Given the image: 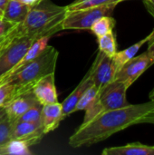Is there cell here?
<instances>
[{
	"label": "cell",
	"mask_w": 154,
	"mask_h": 155,
	"mask_svg": "<svg viewBox=\"0 0 154 155\" xmlns=\"http://www.w3.org/2000/svg\"><path fill=\"white\" fill-rule=\"evenodd\" d=\"M154 110V101L107 111L95 116L81 126L69 138L73 148L91 146L135 124L148 113Z\"/></svg>",
	"instance_id": "cell-1"
},
{
	"label": "cell",
	"mask_w": 154,
	"mask_h": 155,
	"mask_svg": "<svg viewBox=\"0 0 154 155\" xmlns=\"http://www.w3.org/2000/svg\"><path fill=\"white\" fill-rule=\"evenodd\" d=\"M66 13V6L42 0L30 7L26 17L19 24V35L30 36L34 40L44 36L51 37L63 30V21Z\"/></svg>",
	"instance_id": "cell-2"
},
{
	"label": "cell",
	"mask_w": 154,
	"mask_h": 155,
	"mask_svg": "<svg viewBox=\"0 0 154 155\" xmlns=\"http://www.w3.org/2000/svg\"><path fill=\"white\" fill-rule=\"evenodd\" d=\"M58 56L59 52L54 46L48 45L36 58L9 74L0 83L9 82L15 84L16 97L31 92L33 85L39 79L47 74H54Z\"/></svg>",
	"instance_id": "cell-3"
},
{
	"label": "cell",
	"mask_w": 154,
	"mask_h": 155,
	"mask_svg": "<svg viewBox=\"0 0 154 155\" xmlns=\"http://www.w3.org/2000/svg\"><path fill=\"white\" fill-rule=\"evenodd\" d=\"M129 88L123 83L113 80L98 93L94 102L85 110L83 124H85L102 113L128 106L126 94Z\"/></svg>",
	"instance_id": "cell-4"
},
{
	"label": "cell",
	"mask_w": 154,
	"mask_h": 155,
	"mask_svg": "<svg viewBox=\"0 0 154 155\" xmlns=\"http://www.w3.org/2000/svg\"><path fill=\"white\" fill-rule=\"evenodd\" d=\"M118 4H107L94 7L67 11L63 21V30H90L93 23L102 16L111 15Z\"/></svg>",
	"instance_id": "cell-5"
},
{
	"label": "cell",
	"mask_w": 154,
	"mask_h": 155,
	"mask_svg": "<svg viewBox=\"0 0 154 155\" xmlns=\"http://www.w3.org/2000/svg\"><path fill=\"white\" fill-rule=\"evenodd\" d=\"M35 41L25 35H17L0 54V81L5 78L23 58L27 49Z\"/></svg>",
	"instance_id": "cell-6"
},
{
	"label": "cell",
	"mask_w": 154,
	"mask_h": 155,
	"mask_svg": "<svg viewBox=\"0 0 154 155\" xmlns=\"http://www.w3.org/2000/svg\"><path fill=\"white\" fill-rule=\"evenodd\" d=\"M152 64H154L153 60L147 52L135 55L118 69L114 80L124 84L129 88Z\"/></svg>",
	"instance_id": "cell-7"
},
{
	"label": "cell",
	"mask_w": 154,
	"mask_h": 155,
	"mask_svg": "<svg viewBox=\"0 0 154 155\" xmlns=\"http://www.w3.org/2000/svg\"><path fill=\"white\" fill-rule=\"evenodd\" d=\"M89 72L93 84L100 91L114 80L117 69L113 57L99 51Z\"/></svg>",
	"instance_id": "cell-8"
},
{
	"label": "cell",
	"mask_w": 154,
	"mask_h": 155,
	"mask_svg": "<svg viewBox=\"0 0 154 155\" xmlns=\"http://www.w3.org/2000/svg\"><path fill=\"white\" fill-rule=\"evenodd\" d=\"M44 135L41 124L16 122L14 124L11 140L23 142L29 147L40 143Z\"/></svg>",
	"instance_id": "cell-9"
},
{
	"label": "cell",
	"mask_w": 154,
	"mask_h": 155,
	"mask_svg": "<svg viewBox=\"0 0 154 155\" xmlns=\"http://www.w3.org/2000/svg\"><path fill=\"white\" fill-rule=\"evenodd\" d=\"M32 93L37 102L42 104H49L58 102L54 82V74H50L39 79L32 87Z\"/></svg>",
	"instance_id": "cell-10"
},
{
	"label": "cell",
	"mask_w": 154,
	"mask_h": 155,
	"mask_svg": "<svg viewBox=\"0 0 154 155\" xmlns=\"http://www.w3.org/2000/svg\"><path fill=\"white\" fill-rule=\"evenodd\" d=\"M38 102L35 99V97L34 96L32 91L23 94L14 98L7 104L5 105L6 115H7L8 119L15 124V121L23 114H25L30 107L36 104Z\"/></svg>",
	"instance_id": "cell-11"
},
{
	"label": "cell",
	"mask_w": 154,
	"mask_h": 155,
	"mask_svg": "<svg viewBox=\"0 0 154 155\" xmlns=\"http://www.w3.org/2000/svg\"><path fill=\"white\" fill-rule=\"evenodd\" d=\"M62 104L58 102L42 106L41 125L45 134L55 130L63 121Z\"/></svg>",
	"instance_id": "cell-12"
},
{
	"label": "cell",
	"mask_w": 154,
	"mask_h": 155,
	"mask_svg": "<svg viewBox=\"0 0 154 155\" xmlns=\"http://www.w3.org/2000/svg\"><path fill=\"white\" fill-rule=\"evenodd\" d=\"M92 84H93L91 75H90V72L88 71V73L82 79L80 84L76 86V88L61 104L62 110H63V119H64L65 117L69 116L70 114L75 113L74 110H75V106H76L77 103L79 102L80 98L82 97V95L85 92V90L88 89Z\"/></svg>",
	"instance_id": "cell-13"
},
{
	"label": "cell",
	"mask_w": 154,
	"mask_h": 155,
	"mask_svg": "<svg viewBox=\"0 0 154 155\" xmlns=\"http://www.w3.org/2000/svg\"><path fill=\"white\" fill-rule=\"evenodd\" d=\"M103 155H154V145L143 144L140 142L127 143L123 146L108 147L103 152Z\"/></svg>",
	"instance_id": "cell-14"
},
{
	"label": "cell",
	"mask_w": 154,
	"mask_h": 155,
	"mask_svg": "<svg viewBox=\"0 0 154 155\" xmlns=\"http://www.w3.org/2000/svg\"><path fill=\"white\" fill-rule=\"evenodd\" d=\"M29 10L30 6L19 0H8L3 10L2 17L14 24H20L25 20Z\"/></svg>",
	"instance_id": "cell-15"
},
{
	"label": "cell",
	"mask_w": 154,
	"mask_h": 155,
	"mask_svg": "<svg viewBox=\"0 0 154 155\" xmlns=\"http://www.w3.org/2000/svg\"><path fill=\"white\" fill-rule=\"evenodd\" d=\"M151 36H152V33L150 35H148L146 37L140 40L139 42L133 44L130 47H128V48H126L124 50L119 51V52L117 51L115 53V54L113 56V60L114 62V64L116 66L117 71H118L119 68H121L122 65H123L126 62H128L129 60H131L132 58H133L137 54V53L142 48V46L144 45L145 44H147V42L151 38Z\"/></svg>",
	"instance_id": "cell-16"
},
{
	"label": "cell",
	"mask_w": 154,
	"mask_h": 155,
	"mask_svg": "<svg viewBox=\"0 0 154 155\" xmlns=\"http://www.w3.org/2000/svg\"><path fill=\"white\" fill-rule=\"evenodd\" d=\"M115 24L116 22L114 18H113L111 15H104L97 19L91 26L90 30L96 37H100L110 32H113Z\"/></svg>",
	"instance_id": "cell-17"
},
{
	"label": "cell",
	"mask_w": 154,
	"mask_h": 155,
	"mask_svg": "<svg viewBox=\"0 0 154 155\" xmlns=\"http://www.w3.org/2000/svg\"><path fill=\"white\" fill-rule=\"evenodd\" d=\"M99 51L103 52L106 55L113 57L117 52V43L115 35L113 32H110L103 36L97 37Z\"/></svg>",
	"instance_id": "cell-18"
},
{
	"label": "cell",
	"mask_w": 154,
	"mask_h": 155,
	"mask_svg": "<svg viewBox=\"0 0 154 155\" xmlns=\"http://www.w3.org/2000/svg\"><path fill=\"white\" fill-rule=\"evenodd\" d=\"M121 2H123V0H75L69 5H66V7L67 11H74L84 8L99 6L107 4H119Z\"/></svg>",
	"instance_id": "cell-19"
},
{
	"label": "cell",
	"mask_w": 154,
	"mask_h": 155,
	"mask_svg": "<svg viewBox=\"0 0 154 155\" xmlns=\"http://www.w3.org/2000/svg\"><path fill=\"white\" fill-rule=\"evenodd\" d=\"M99 93V90L96 88V86L94 84H92L88 89L85 90V92L83 94L82 97L80 98L79 102L77 103L76 106H75V110L74 112H78V111H85L95 100V98L97 97Z\"/></svg>",
	"instance_id": "cell-20"
},
{
	"label": "cell",
	"mask_w": 154,
	"mask_h": 155,
	"mask_svg": "<svg viewBox=\"0 0 154 155\" xmlns=\"http://www.w3.org/2000/svg\"><path fill=\"white\" fill-rule=\"evenodd\" d=\"M15 85L9 82L0 83V107L5 106L16 97Z\"/></svg>",
	"instance_id": "cell-21"
},
{
	"label": "cell",
	"mask_w": 154,
	"mask_h": 155,
	"mask_svg": "<svg viewBox=\"0 0 154 155\" xmlns=\"http://www.w3.org/2000/svg\"><path fill=\"white\" fill-rule=\"evenodd\" d=\"M42 104L37 103L36 104L30 107L25 114H23L16 122H28V123H35L41 124V112H42Z\"/></svg>",
	"instance_id": "cell-22"
},
{
	"label": "cell",
	"mask_w": 154,
	"mask_h": 155,
	"mask_svg": "<svg viewBox=\"0 0 154 155\" xmlns=\"http://www.w3.org/2000/svg\"><path fill=\"white\" fill-rule=\"evenodd\" d=\"M6 155H29L32 154L28 146L20 141L11 140L5 144Z\"/></svg>",
	"instance_id": "cell-23"
},
{
	"label": "cell",
	"mask_w": 154,
	"mask_h": 155,
	"mask_svg": "<svg viewBox=\"0 0 154 155\" xmlns=\"http://www.w3.org/2000/svg\"><path fill=\"white\" fill-rule=\"evenodd\" d=\"M14 127V123L11 122L8 117H5L0 122V146L5 145L11 141L12 131Z\"/></svg>",
	"instance_id": "cell-24"
},
{
	"label": "cell",
	"mask_w": 154,
	"mask_h": 155,
	"mask_svg": "<svg viewBox=\"0 0 154 155\" xmlns=\"http://www.w3.org/2000/svg\"><path fill=\"white\" fill-rule=\"evenodd\" d=\"M17 35H19V24H15L7 33L0 35V54Z\"/></svg>",
	"instance_id": "cell-25"
},
{
	"label": "cell",
	"mask_w": 154,
	"mask_h": 155,
	"mask_svg": "<svg viewBox=\"0 0 154 155\" xmlns=\"http://www.w3.org/2000/svg\"><path fill=\"white\" fill-rule=\"evenodd\" d=\"M15 24L7 21L6 19L3 18L2 16H0V35H5V33H7Z\"/></svg>",
	"instance_id": "cell-26"
},
{
	"label": "cell",
	"mask_w": 154,
	"mask_h": 155,
	"mask_svg": "<svg viewBox=\"0 0 154 155\" xmlns=\"http://www.w3.org/2000/svg\"><path fill=\"white\" fill-rule=\"evenodd\" d=\"M148 44V48H147V53L149 54V55L152 57V59L154 62V29L152 32V36L149 39V41L147 42Z\"/></svg>",
	"instance_id": "cell-27"
},
{
	"label": "cell",
	"mask_w": 154,
	"mask_h": 155,
	"mask_svg": "<svg viewBox=\"0 0 154 155\" xmlns=\"http://www.w3.org/2000/svg\"><path fill=\"white\" fill-rule=\"evenodd\" d=\"M139 124H154V110L144 115L139 122Z\"/></svg>",
	"instance_id": "cell-28"
},
{
	"label": "cell",
	"mask_w": 154,
	"mask_h": 155,
	"mask_svg": "<svg viewBox=\"0 0 154 155\" xmlns=\"http://www.w3.org/2000/svg\"><path fill=\"white\" fill-rule=\"evenodd\" d=\"M149 14L154 18V0H143Z\"/></svg>",
	"instance_id": "cell-29"
},
{
	"label": "cell",
	"mask_w": 154,
	"mask_h": 155,
	"mask_svg": "<svg viewBox=\"0 0 154 155\" xmlns=\"http://www.w3.org/2000/svg\"><path fill=\"white\" fill-rule=\"evenodd\" d=\"M19 1H21V2L24 3L25 5H26L32 7V6L37 5V4H38L39 2H41L42 0H19Z\"/></svg>",
	"instance_id": "cell-30"
},
{
	"label": "cell",
	"mask_w": 154,
	"mask_h": 155,
	"mask_svg": "<svg viewBox=\"0 0 154 155\" xmlns=\"http://www.w3.org/2000/svg\"><path fill=\"white\" fill-rule=\"evenodd\" d=\"M5 117H7V115H6V112H5V106H1L0 107V122L3 121Z\"/></svg>",
	"instance_id": "cell-31"
},
{
	"label": "cell",
	"mask_w": 154,
	"mask_h": 155,
	"mask_svg": "<svg viewBox=\"0 0 154 155\" xmlns=\"http://www.w3.org/2000/svg\"><path fill=\"white\" fill-rule=\"evenodd\" d=\"M7 1H8V0H0V10H1L2 12H3V10L5 9Z\"/></svg>",
	"instance_id": "cell-32"
},
{
	"label": "cell",
	"mask_w": 154,
	"mask_h": 155,
	"mask_svg": "<svg viewBox=\"0 0 154 155\" xmlns=\"http://www.w3.org/2000/svg\"><path fill=\"white\" fill-rule=\"evenodd\" d=\"M149 98H150V100L154 101V88L152 89V91L150 93V94H149Z\"/></svg>",
	"instance_id": "cell-33"
},
{
	"label": "cell",
	"mask_w": 154,
	"mask_h": 155,
	"mask_svg": "<svg viewBox=\"0 0 154 155\" xmlns=\"http://www.w3.org/2000/svg\"><path fill=\"white\" fill-rule=\"evenodd\" d=\"M2 15H3V12H2V11L0 10V16H2Z\"/></svg>",
	"instance_id": "cell-34"
},
{
	"label": "cell",
	"mask_w": 154,
	"mask_h": 155,
	"mask_svg": "<svg viewBox=\"0 0 154 155\" xmlns=\"http://www.w3.org/2000/svg\"><path fill=\"white\" fill-rule=\"evenodd\" d=\"M123 1H126V0H123Z\"/></svg>",
	"instance_id": "cell-35"
}]
</instances>
